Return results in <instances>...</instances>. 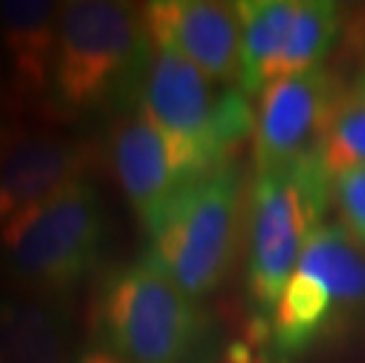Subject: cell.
<instances>
[{"instance_id":"obj_1","label":"cell","mask_w":365,"mask_h":363,"mask_svg":"<svg viewBox=\"0 0 365 363\" xmlns=\"http://www.w3.org/2000/svg\"><path fill=\"white\" fill-rule=\"evenodd\" d=\"M156 52L142 5L120 0L61 3L48 121H108L139 109V92Z\"/></svg>"},{"instance_id":"obj_2","label":"cell","mask_w":365,"mask_h":363,"mask_svg":"<svg viewBox=\"0 0 365 363\" xmlns=\"http://www.w3.org/2000/svg\"><path fill=\"white\" fill-rule=\"evenodd\" d=\"M90 342L125 363H205L215 321L146 257L118 265L95 285Z\"/></svg>"},{"instance_id":"obj_3","label":"cell","mask_w":365,"mask_h":363,"mask_svg":"<svg viewBox=\"0 0 365 363\" xmlns=\"http://www.w3.org/2000/svg\"><path fill=\"white\" fill-rule=\"evenodd\" d=\"M365 330V245L339 222L309 238L276 312L255 339L262 363H299Z\"/></svg>"},{"instance_id":"obj_4","label":"cell","mask_w":365,"mask_h":363,"mask_svg":"<svg viewBox=\"0 0 365 363\" xmlns=\"http://www.w3.org/2000/svg\"><path fill=\"white\" fill-rule=\"evenodd\" d=\"M332 205V175L318 153L255 173L245 222V297L250 335L276 312L309 238Z\"/></svg>"},{"instance_id":"obj_5","label":"cell","mask_w":365,"mask_h":363,"mask_svg":"<svg viewBox=\"0 0 365 363\" xmlns=\"http://www.w3.org/2000/svg\"><path fill=\"white\" fill-rule=\"evenodd\" d=\"M247 196L250 180L240 160L193 180L146 229L144 257L203 302L227 283L245 248Z\"/></svg>"},{"instance_id":"obj_6","label":"cell","mask_w":365,"mask_h":363,"mask_svg":"<svg viewBox=\"0 0 365 363\" xmlns=\"http://www.w3.org/2000/svg\"><path fill=\"white\" fill-rule=\"evenodd\" d=\"M106 241L104 198L81 180L0 227V274L24 295L64 300L99 269Z\"/></svg>"},{"instance_id":"obj_7","label":"cell","mask_w":365,"mask_h":363,"mask_svg":"<svg viewBox=\"0 0 365 363\" xmlns=\"http://www.w3.org/2000/svg\"><path fill=\"white\" fill-rule=\"evenodd\" d=\"M139 109L168 137L191 180L238 160L240 146L252 142V99L160 48L146 71Z\"/></svg>"},{"instance_id":"obj_8","label":"cell","mask_w":365,"mask_h":363,"mask_svg":"<svg viewBox=\"0 0 365 363\" xmlns=\"http://www.w3.org/2000/svg\"><path fill=\"white\" fill-rule=\"evenodd\" d=\"M346 90L328 66L271 83L255 104V173L318 153L325 128Z\"/></svg>"},{"instance_id":"obj_9","label":"cell","mask_w":365,"mask_h":363,"mask_svg":"<svg viewBox=\"0 0 365 363\" xmlns=\"http://www.w3.org/2000/svg\"><path fill=\"white\" fill-rule=\"evenodd\" d=\"M102 158L144 229H149L186 184L193 182L168 137L142 109L108 121Z\"/></svg>"},{"instance_id":"obj_10","label":"cell","mask_w":365,"mask_h":363,"mask_svg":"<svg viewBox=\"0 0 365 363\" xmlns=\"http://www.w3.org/2000/svg\"><path fill=\"white\" fill-rule=\"evenodd\" d=\"M102 151L54 128L21 126L0 160V227L68 184L90 180Z\"/></svg>"},{"instance_id":"obj_11","label":"cell","mask_w":365,"mask_h":363,"mask_svg":"<svg viewBox=\"0 0 365 363\" xmlns=\"http://www.w3.org/2000/svg\"><path fill=\"white\" fill-rule=\"evenodd\" d=\"M156 48L175 52L207 78L238 85L240 19L236 3L215 0H151L142 5Z\"/></svg>"},{"instance_id":"obj_12","label":"cell","mask_w":365,"mask_h":363,"mask_svg":"<svg viewBox=\"0 0 365 363\" xmlns=\"http://www.w3.org/2000/svg\"><path fill=\"white\" fill-rule=\"evenodd\" d=\"M61 3L0 0V57H3L12 111L48 118L54 52Z\"/></svg>"},{"instance_id":"obj_13","label":"cell","mask_w":365,"mask_h":363,"mask_svg":"<svg viewBox=\"0 0 365 363\" xmlns=\"http://www.w3.org/2000/svg\"><path fill=\"white\" fill-rule=\"evenodd\" d=\"M71 314L64 300L0 297V363H68Z\"/></svg>"},{"instance_id":"obj_14","label":"cell","mask_w":365,"mask_h":363,"mask_svg":"<svg viewBox=\"0 0 365 363\" xmlns=\"http://www.w3.org/2000/svg\"><path fill=\"white\" fill-rule=\"evenodd\" d=\"M318 156L335 177L349 168H365V102L346 92L332 113Z\"/></svg>"},{"instance_id":"obj_15","label":"cell","mask_w":365,"mask_h":363,"mask_svg":"<svg viewBox=\"0 0 365 363\" xmlns=\"http://www.w3.org/2000/svg\"><path fill=\"white\" fill-rule=\"evenodd\" d=\"M332 205L337 222L365 245V168H349L332 177Z\"/></svg>"},{"instance_id":"obj_16","label":"cell","mask_w":365,"mask_h":363,"mask_svg":"<svg viewBox=\"0 0 365 363\" xmlns=\"http://www.w3.org/2000/svg\"><path fill=\"white\" fill-rule=\"evenodd\" d=\"M68 363H125V361H120L118 357H113L111 352L102 349V347L88 342L85 347H81V349L73 352V357H71V361H68Z\"/></svg>"},{"instance_id":"obj_17","label":"cell","mask_w":365,"mask_h":363,"mask_svg":"<svg viewBox=\"0 0 365 363\" xmlns=\"http://www.w3.org/2000/svg\"><path fill=\"white\" fill-rule=\"evenodd\" d=\"M19 128H21V121L12 118V116H3V113H0V160H3L7 146L12 144L14 135L19 133Z\"/></svg>"},{"instance_id":"obj_18","label":"cell","mask_w":365,"mask_h":363,"mask_svg":"<svg viewBox=\"0 0 365 363\" xmlns=\"http://www.w3.org/2000/svg\"><path fill=\"white\" fill-rule=\"evenodd\" d=\"M0 113L3 116H12L17 118L12 111V99H10V85H7V73H5V64L3 57H0ZM19 121V118H17Z\"/></svg>"},{"instance_id":"obj_19","label":"cell","mask_w":365,"mask_h":363,"mask_svg":"<svg viewBox=\"0 0 365 363\" xmlns=\"http://www.w3.org/2000/svg\"><path fill=\"white\" fill-rule=\"evenodd\" d=\"M349 92H351L356 99L365 102V59H363V64L359 68V73H356V78L351 83V90H349Z\"/></svg>"}]
</instances>
